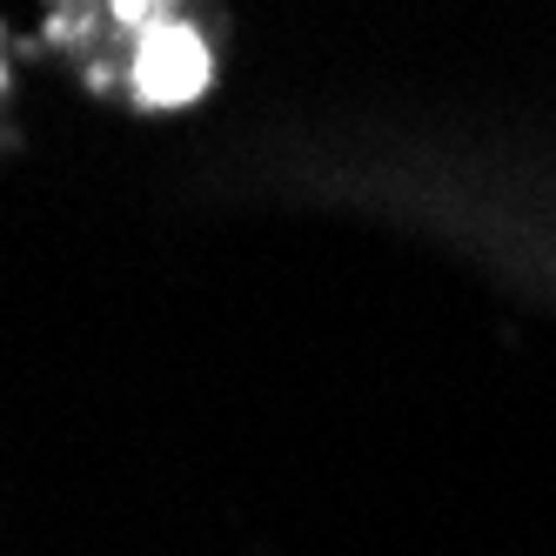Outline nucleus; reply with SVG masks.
Returning <instances> with one entry per match:
<instances>
[{
  "label": "nucleus",
  "mask_w": 556,
  "mask_h": 556,
  "mask_svg": "<svg viewBox=\"0 0 556 556\" xmlns=\"http://www.w3.org/2000/svg\"><path fill=\"white\" fill-rule=\"evenodd\" d=\"M135 88L141 101L154 108H181L208 88V48H202V34H188V27H154L148 41H141V61H135Z\"/></svg>",
  "instance_id": "nucleus-1"
}]
</instances>
